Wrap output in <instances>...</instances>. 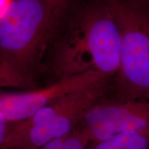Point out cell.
Wrapping results in <instances>:
<instances>
[{
    "mask_svg": "<svg viewBox=\"0 0 149 149\" xmlns=\"http://www.w3.org/2000/svg\"><path fill=\"white\" fill-rule=\"evenodd\" d=\"M58 20L46 0H10L0 17V86L33 91Z\"/></svg>",
    "mask_w": 149,
    "mask_h": 149,
    "instance_id": "1",
    "label": "cell"
},
{
    "mask_svg": "<svg viewBox=\"0 0 149 149\" xmlns=\"http://www.w3.org/2000/svg\"><path fill=\"white\" fill-rule=\"evenodd\" d=\"M121 34L109 6L95 0L71 19L54 46L51 66L57 79L89 72L116 76Z\"/></svg>",
    "mask_w": 149,
    "mask_h": 149,
    "instance_id": "2",
    "label": "cell"
},
{
    "mask_svg": "<svg viewBox=\"0 0 149 149\" xmlns=\"http://www.w3.org/2000/svg\"><path fill=\"white\" fill-rule=\"evenodd\" d=\"M121 34L120 66L113 96L119 100L149 99V9L124 0H102Z\"/></svg>",
    "mask_w": 149,
    "mask_h": 149,
    "instance_id": "3",
    "label": "cell"
},
{
    "mask_svg": "<svg viewBox=\"0 0 149 149\" xmlns=\"http://www.w3.org/2000/svg\"><path fill=\"white\" fill-rule=\"evenodd\" d=\"M109 89L108 81H104L68 95L26 120L13 122L12 131L0 148L40 149L50 141L64 137L77 128Z\"/></svg>",
    "mask_w": 149,
    "mask_h": 149,
    "instance_id": "4",
    "label": "cell"
},
{
    "mask_svg": "<svg viewBox=\"0 0 149 149\" xmlns=\"http://www.w3.org/2000/svg\"><path fill=\"white\" fill-rule=\"evenodd\" d=\"M149 125V99L119 100L104 97L86 113L77 128L90 142L111 138Z\"/></svg>",
    "mask_w": 149,
    "mask_h": 149,
    "instance_id": "5",
    "label": "cell"
},
{
    "mask_svg": "<svg viewBox=\"0 0 149 149\" xmlns=\"http://www.w3.org/2000/svg\"><path fill=\"white\" fill-rule=\"evenodd\" d=\"M109 77L102 74L89 72L58 79L45 88L19 93L1 91L0 116L10 122L26 120L39 110L68 95L109 81Z\"/></svg>",
    "mask_w": 149,
    "mask_h": 149,
    "instance_id": "6",
    "label": "cell"
},
{
    "mask_svg": "<svg viewBox=\"0 0 149 149\" xmlns=\"http://www.w3.org/2000/svg\"><path fill=\"white\" fill-rule=\"evenodd\" d=\"M86 149H149V125L104 140L89 142Z\"/></svg>",
    "mask_w": 149,
    "mask_h": 149,
    "instance_id": "7",
    "label": "cell"
},
{
    "mask_svg": "<svg viewBox=\"0 0 149 149\" xmlns=\"http://www.w3.org/2000/svg\"><path fill=\"white\" fill-rule=\"evenodd\" d=\"M89 142L86 133L76 128L67 135L50 141L40 149H86Z\"/></svg>",
    "mask_w": 149,
    "mask_h": 149,
    "instance_id": "8",
    "label": "cell"
},
{
    "mask_svg": "<svg viewBox=\"0 0 149 149\" xmlns=\"http://www.w3.org/2000/svg\"><path fill=\"white\" fill-rule=\"evenodd\" d=\"M52 14L57 20L68 6L71 0H46Z\"/></svg>",
    "mask_w": 149,
    "mask_h": 149,
    "instance_id": "9",
    "label": "cell"
},
{
    "mask_svg": "<svg viewBox=\"0 0 149 149\" xmlns=\"http://www.w3.org/2000/svg\"><path fill=\"white\" fill-rule=\"evenodd\" d=\"M124 1L149 9V0H124Z\"/></svg>",
    "mask_w": 149,
    "mask_h": 149,
    "instance_id": "10",
    "label": "cell"
},
{
    "mask_svg": "<svg viewBox=\"0 0 149 149\" xmlns=\"http://www.w3.org/2000/svg\"><path fill=\"white\" fill-rule=\"evenodd\" d=\"M0 149H23V148H17V147L8 146V147H2V148H0Z\"/></svg>",
    "mask_w": 149,
    "mask_h": 149,
    "instance_id": "11",
    "label": "cell"
}]
</instances>
